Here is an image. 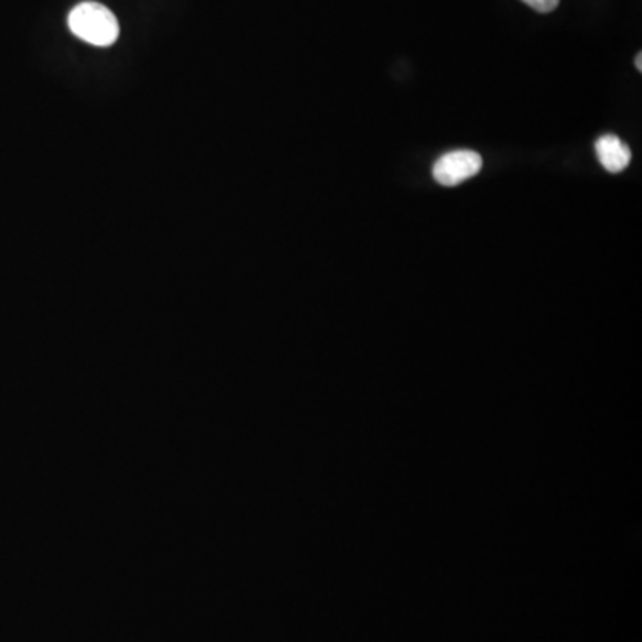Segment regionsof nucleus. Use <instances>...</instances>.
<instances>
[{
	"instance_id": "2",
	"label": "nucleus",
	"mask_w": 642,
	"mask_h": 642,
	"mask_svg": "<svg viewBox=\"0 0 642 642\" xmlns=\"http://www.w3.org/2000/svg\"><path fill=\"white\" fill-rule=\"evenodd\" d=\"M482 170V157L474 151H455L443 155L434 164V178L442 186H457L475 177Z\"/></svg>"
},
{
	"instance_id": "3",
	"label": "nucleus",
	"mask_w": 642,
	"mask_h": 642,
	"mask_svg": "<svg viewBox=\"0 0 642 642\" xmlns=\"http://www.w3.org/2000/svg\"><path fill=\"white\" fill-rule=\"evenodd\" d=\"M596 155L610 174H621L632 161V152L614 134H605L596 141Z\"/></svg>"
},
{
	"instance_id": "1",
	"label": "nucleus",
	"mask_w": 642,
	"mask_h": 642,
	"mask_svg": "<svg viewBox=\"0 0 642 642\" xmlns=\"http://www.w3.org/2000/svg\"><path fill=\"white\" fill-rule=\"evenodd\" d=\"M68 28L77 39L95 47H111L120 36V25L113 11L99 2L76 6L68 14Z\"/></svg>"
},
{
	"instance_id": "4",
	"label": "nucleus",
	"mask_w": 642,
	"mask_h": 642,
	"mask_svg": "<svg viewBox=\"0 0 642 642\" xmlns=\"http://www.w3.org/2000/svg\"><path fill=\"white\" fill-rule=\"evenodd\" d=\"M523 2L540 13H552V11L557 10L561 0H523Z\"/></svg>"
},
{
	"instance_id": "5",
	"label": "nucleus",
	"mask_w": 642,
	"mask_h": 642,
	"mask_svg": "<svg viewBox=\"0 0 642 642\" xmlns=\"http://www.w3.org/2000/svg\"><path fill=\"white\" fill-rule=\"evenodd\" d=\"M635 66H638V70L642 72V54L639 52L638 57H635Z\"/></svg>"
}]
</instances>
